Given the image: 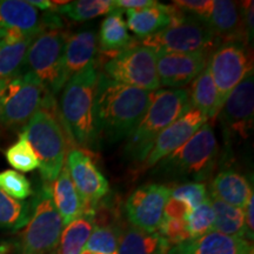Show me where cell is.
Instances as JSON below:
<instances>
[{"mask_svg":"<svg viewBox=\"0 0 254 254\" xmlns=\"http://www.w3.org/2000/svg\"><path fill=\"white\" fill-rule=\"evenodd\" d=\"M208 199L214 212L213 231L225 234V236L246 239L244 209L227 205L226 202L214 198L211 194L208 195Z\"/></svg>","mask_w":254,"mask_h":254,"instance_id":"obj_28","label":"cell"},{"mask_svg":"<svg viewBox=\"0 0 254 254\" xmlns=\"http://www.w3.org/2000/svg\"><path fill=\"white\" fill-rule=\"evenodd\" d=\"M95 63L75 73L63 87L59 99L60 123L64 131L78 146L95 147L93 127V99L98 81Z\"/></svg>","mask_w":254,"mask_h":254,"instance_id":"obj_2","label":"cell"},{"mask_svg":"<svg viewBox=\"0 0 254 254\" xmlns=\"http://www.w3.org/2000/svg\"><path fill=\"white\" fill-rule=\"evenodd\" d=\"M207 25L218 46L226 43H243V39L246 38L243 8L234 1L214 0L213 11Z\"/></svg>","mask_w":254,"mask_h":254,"instance_id":"obj_19","label":"cell"},{"mask_svg":"<svg viewBox=\"0 0 254 254\" xmlns=\"http://www.w3.org/2000/svg\"><path fill=\"white\" fill-rule=\"evenodd\" d=\"M98 52V36L93 28L78 31L68 37L64 53V71L67 81L88 64L93 63Z\"/></svg>","mask_w":254,"mask_h":254,"instance_id":"obj_21","label":"cell"},{"mask_svg":"<svg viewBox=\"0 0 254 254\" xmlns=\"http://www.w3.org/2000/svg\"><path fill=\"white\" fill-rule=\"evenodd\" d=\"M65 166L81 200L82 213L94 214L98 202L109 193V180L100 172L93 159L80 148L67 151Z\"/></svg>","mask_w":254,"mask_h":254,"instance_id":"obj_12","label":"cell"},{"mask_svg":"<svg viewBox=\"0 0 254 254\" xmlns=\"http://www.w3.org/2000/svg\"><path fill=\"white\" fill-rule=\"evenodd\" d=\"M94 214L82 213L64 228L59 240L58 254H80L94 231Z\"/></svg>","mask_w":254,"mask_h":254,"instance_id":"obj_27","label":"cell"},{"mask_svg":"<svg viewBox=\"0 0 254 254\" xmlns=\"http://www.w3.org/2000/svg\"><path fill=\"white\" fill-rule=\"evenodd\" d=\"M153 95L154 92L126 86L99 73L93 99L95 146L128 138L147 112Z\"/></svg>","mask_w":254,"mask_h":254,"instance_id":"obj_1","label":"cell"},{"mask_svg":"<svg viewBox=\"0 0 254 254\" xmlns=\"http://www.w3.org/2000/svg\"><path fill=\"white\" fill-rule=\"evenodd\" d=\"M171 198L179 200L190 209H195L208 198V192L205 184L186 183L171 190Z\"/></svg>","mask_w":254,"mask_h":254,"instance_id":"obj_36","label":"cell"},{"mask_svg":"<svg viewBox=\"0 0 254 254\" xmlns=\"http://www.w3.org/2000/svg\"><path fill=\"white\" fill-rule=\"evenodd\" d=\"M51 194H52L53 204H55L59 215L62 217L64 226L68 225L69 222L75 220L82 214L84 208H82L81 200L79 198L77 190L73 185V182L65 165H64L63 170L60 171L57 179L52 183Z\"/></svg>","mask_w":254,"mask_h":254,"instance_id":"obj_23","label":"cell"},{"mask_svg":"<svg viewBox=\"0 0 254 254\" xmlns=\"http://www.w3.org/2000/svg\"><path fill=\"white\" fill-rule=\"evenodd\" d=\"M166 254H253V246L243 238L211 231L195 239L170 247Z\"/></svg>","mask_w":254,"mask_h":254,"instance_id":"obj_18","label":"cell"},{"mask_svg":"<svg viewBox=\"0 0 254 254\" xmlns=\"http://www.w3.org/2000/svg\"><path fill=\"white\" fill-rule=\"evenodd\" d=\"M31 207L30 202L12 198L0 190V228H24L31 217Z\"/></svg>","mask_w":254,"mask_h":254,"instance_id":"obj_31","label":"cell"},{"mask_svg":"<svg viewBox=\"0 0 254 254\" xmlns=\"http://www.w3.org/2000/svg\"><path fill=\"white\" fill-rule=\"evenodd\" d=\"M5 155L7 163L19 172H32L36 168H39L37 154L23 133H20L18 140L6 150Z\"/></svg>","mask_w":254,"mask_h":254,"instance_id":"obj_32","label":"cell"},{"mask_svg":"<svg viewBox=\"0 0 254 254\" xmlns=\"http://www.w3.org/2000/svg\"><path fill=\"white\" fill-rule=\"evenodd\" d=\"M50 254H58V253H57V250H56V251H53V252L50 253Z\"/></svg>","mask_w":254,"mask_h":254,"instance_id":"obj_44","label":"cell"},{"mask_svg":"<svg viewBox=\"0 0 254 254\" xmlns=\"http://www.w3.org/2000/svg\"><path fill=\"white\" fill-rule=\"evenodd\" d=\"M190 103L193 109L200 111L207 120H214L220 112L221 105L219 93L212 78L208 63L204 71L193 80Z\"/></svg>","mask_w":254,"mask_h":254,"instance_id":"obj_26","label":"cell"},{"mask_svg":"<svg viewBox=\"0 0 254 254\" xmlns=\"http://www.w3.org/2000/svg\"><path fill=\"white\" fill-rule=\"evenodd\" d=\"M124 11L118 9L107 15L101 23L99 31V46L107 56L116 55L135 45L134 39L129 36L126 21L124 20ZM138 44V43H136Z\"/></svg>","mask_w":254,"mask_h":254,"instance_id":"obj_25","label":"cell"},{"mask_svg":"<svg viewBox=\"0 0 254 254\" xmlns=\"http://www.w3.org/2000/svg\"><path fill=\"white\" fill-rule=\"evenodd\" d=\"M127 28L131 30L140 40L153 36L170 26L182 14V9L176 5H157L139 9H127Z\"/></svg>","mask_w":254,"mask_h":254,"instance_id":"obj_20","label":"cell"},{"mask_svg":"<svg viewBox=\"0 0 254 254\" xmlns=\"http://www.w3.org/2000/svg\"><path fill=\"white\" fill-rule=\"evenodd\" d=\"M116 11L118 9L114 6L113 0H77L56 6L53 9L56 14H64L74 21H86Z\"/></svg>","mask_w":254,"mask_h":254,"instance_id":"obj_30","label":"cell"},{"mask_svg":"<svg viewBox=\"0 0 254 254\" xmlns=\"http://www.w3.org/2000/svg\"><path fill=\"white\" fill-rule=\"evenodd\" d=\"M28 4L36 7L37 9H45V11H49V9H53V2L50 1V0H27Z\"/></svg>","mask_w":254,"mask_h":254,"instance_id":"obj_41","label":"cell"},{"mask_svg":"<svg viewBox=\"0 0 254 254\" xmlns=\"http://www.w3.org/2000/svg\"><path fill=\"white\" fill-rule=\"evenodd\" d=\"M209 194L227 205L244 209L253 195V186L245 176L233 168H226L220 171L212 180Z\"/></svg>","mask_w":254,"mask_h":254,"instance_id":"obj_22","label":"cell"},{"mask_svg":"<svg viewBox=\"0 0 254 254\" xmlns=\"http://www.w3.org/2000/svg\"><path fill=\"white\" fill-rule=\"evenodd\" d=\"M170 247L158 232L148 233L134 226L118 236V254H166Z\"/></svg>","mask_w":254,"mask_h":254,"instance_id":"obj_24","label":"cell"},{"mask_svg":"<svg viewBox=\"0 0 254 254\" xmlns=\"http://www.w3.org/2000/svg\"><path fill=\"white\" fill-rule=\"evenodd\" d=\"M253 113L254 77L251 71L231 92L219 112L226 141L249 138L253 128Z\"/></svg>","mask_w":254,"mask_h":254,"instance_id":"obj_13","label":"cell"},{"mask_svg":"<svg viewBox=\"0 0 254 254\" xmlns=\"http://www.w3.org/2000/svg\"><path fill=\"white\" fill-rule=\"evenodd\" d=\"M113 4L117 9H139L150 7L158 4L154 0H113Z\"/></svg>","mask_w":254,"mask_h":254,"instance_id":"obj_40","label":"cell"},{"mask_svg":"<svg viewBox=\"0 0 254 254\" xmlns=\"http://www.w3.org/2000/svg\"><path fill=\"white\" fill-rule=\"evenodd\" d=\"M192 109L190 92L184 88L158 90L144 118L127 138L126 154L142 163L153 147L154 141L165 128Z\"/></svg>","mask_w":254,"mask_h":254,"instance_id":"obj_3","label":"cell"},{"mask_svg":"<svg viewBox=\"0 0 254 254\" xmlns=\"http://www.w3.org/2000/svg\"><path fill=\"white\" fill-rule=\"evenodd\" d=\"M53 97L33 73L23 71L0 84V123L8 128L26 125L46 99Z\"/></svg>","mask_w":254,"mask_h":254,"instance_id":"obj_6","label":"cell"},{"mask_svg":"<svg viewBox=\"0 0 254 254\" xmlns=\"http://www.w3.org/2000/svg\"><path fill=\"white\" fill-rule=\"evenodd\" d=\"M208 59V52L157 53V73L160 86H186L204 71Z\"/></svg>","mask_w":254,"mask_h":254,"instance_id":"obj_16","label":"cell"},{"mask_svg":"<svg viewBox=\"0 0 254 254\" xmlns=\"http://www.w3.org/2000/svg\"><path fill=\"white\" fill-rule=\"evenodd\" d=\"M207 122V118L200 111L193 107L190 109L159 134L151 152L142 161L144 167L150 168L158 165L159 161L189 141L200 127Z\"/></svg>","mask_w":254,"mask_h":254,"instance_id":"obj_15","label":"cell"},{"mask_svg":"<svg viewBox=\"0 0 254 254\" xmlns=\"http://www.w3.org/2000/svg\"><path fill=\"white\" fill-rule=\"evenodd\" d=\"M218 154L217 138L207 122L182 147L159 161L158 167L165 177L202 184L213 173Z\"/></svg>","mask_w":254,"mask_h":254,"instance_id":"obj_5","label":"cell"},{"mask_svg":"<svg viewBox=\"0 0 254 254\" xmlns=\"http://www.w3.org/2000/svg\"><path fill=\"white\" fill-rule=\"evenodd\" d=\"M245 5L241 6L243 8V19L244 26H245V33L247 43H252L254 36V23H253V1L244 2Z\"/></svg>","mask_w":254,"mask_h":254,"instance_id":"obj_39","label":"cell"},{"mask_svg":"<svg viewBox=\"0 0 254 254\" xmlns=\"http://www.w3.org/2000/svg\"><path fill=\"white\" fill-rule=\"evenodd\" d=\"M118 236L111 227L95 226L84 250L95 254H118Z\"/></svg>","mask_w":254,"mask_h":254,"instance_id":"obj_34","label":"cell"},{"mask_svg":"<svg viewBox=\"0 0 254 254\" xmlns=\"http://www.w3.org/2000/svg\"><path fill=\"white\" fill-rule=\"evenodd\" d=\"M139 44L155 53H194L207 52L217 45V41L207 24L182 11L170 26Z\"/></svg>","mask_w":254,"mask_h":254,"instance_id":"obj_9","label":"cell"},{"mask_svg":"<svg viewBox=\"0 0 254 254\" xmlns=\"http://www.w3.org/2000/svg\"><path fill=\"white\" fill-rule=\"evenodd\" d=\"M38 34H30L24 39L8 43L1 40L0 44V80L12 78L23 72L27 50L32 40Z\"/></svg>","mask_w":254,"mask_h":254,"instance_id":"obj_29","label":"cell"},{"mask_svg":"<svg viewBox=\"0 0 254 254\" xmlns=\"http://www.w3.org/2000/svg\"><path fill=\"white\" fill-rule=\"evenodd\" d=\"M63 20L55 12L41 15L36 7L25 0H0V28L18 30L39 34L51 28H62Z\"/></svg>","mask_w":254,"mask_h":254,"instance_id":"obj_17","label":"cell"},{"mask_svg":"<svg viewBox=\"0 0 254 254\" xmlns=\"http://www.w3.org/2000/svg\"><path fill=\"white\" fill-rule=\"evenodd\" d=\"M17 249V244L7 240H0V254H12Z\"/></svg>","mask_w":254,"mask_h":254,"instance_id":"obj_42","label":"cell"},{"mask_svg":"<svg viewBox=\"0 0 254 254\" xmlns=\"http://www.w3.org/2000/svg\"><path fill=\"white\" fill-rule=\"evenodd\" d=\"M0 84H1V80H0ZM0 112H1V105H0Z\"/></svg>","mask_w":254,"mask_h":254,"instance_id":"obj_45","label":"cell"},{"mask_svg":"<svg viewBox=\"0 0 254 254\" xmlns=\"http://www.w3.org/2000/svg\"><path fill=\"white\" fill-rule=\"evenodd\" d=\"M103 73L113 81L126 86L151 92L160 88L157 73V53L140 44L107 56Z\"/></svg>","mask_w":254,"mask_h":254,"instance_id":"obj_10","label":"cell"},{"mask_svg":"<svg viewBox=\"0 0 254 254\" xmlns=\"http://www.w3.org/2000/svg\"><path fill=\"white\" fill-rule=\"evenodd\" d=\"M170 195L171 189L159 184H146L133 190L125 204L132 226L148 233L158 232Z\"/></svg>","mask_w":254,"mask_h":254,"instance_id":"obj_14","label":"cell"},{"mask_svg":"<svg viewBox=\"0 0 254 254\" xmlns=\"http://www.w3.org/2000/svg\"><path fill=\"white\" fill-rule=\"evenodd\" d=\"M69 34L62 28L45 30L32 40L25 66L50 94H58L67 82L64 71V53Z\"/></svg>","mask_w":254,"mask_h":254,"instance_id":"obj_8","label":"cell"},{"mask_svg":"<svg viewBox=\"0 0 254 254\" xmlns=\"http://www.w3.org/2000/svg\"><path fill=\"white\" fill-rule=\"evenodd\" d=\"M185 221L190 239H195V238H199L208 233V232L213 231L214 212L211 202H209V199L207 198L201 205L193 209L187 215Z\"/></svg>","mask_w":254,"mask_h":254,"instance_id":"obj_33","label":"cell"},{"mask_svg":"<svg viewBox=\"0 0 254 254\" xmlns=\"http://www.w3.org/2000/svg\"><path fill=\"white\" fill-rule=\"evenodd\" d=\"M209 69L222 107L225 100L246 74L253 63L244 43H226L217 47L208 59Z\"/></svg>","mask_w":254,"mask_h":254,"instance_id":"obj_11","label":"cell"},{"mask_svg":"<svg viewBox=\"0 0 254 254\" xmlns=\"http://www.w3.org/2000/svg\"><path fill=\"white\" fill-rule=\"evenodd\" d=\"M173 5L185 13L193 15L207 24L213 11L214 0H177Z\"/></svg>","mask_w":254,"mask_h":254,"instance_id":"obj_38","label":"cell"},{"mask_svg":"<svg viewBox=\"0 0 254 254\" xmlns=\"http://www.w3.org/2000/svg\"><path fill=\"white\" fill-rule=\"evenodd\" d=\"M62 220L53 204L51 186L44 183L33 201V209L17 244L19 254H50L58 247L64 231Z\"/></svg>","mask_w":254,"mask_h":254,"instance_id":"obj_7","label":"cell"},{"mask_svg":"<svg viewBox=\"0 0 254 254\" xmlns=\"http://www.w3.org/2000/svg\"><path fill=\"white\" fill-rule=\"evenodd\" d=\"M4 34H5V30H1V28H0V44H1V40H2V38H4Z\"/></svg>","mask_w":254,"mask_h":254,"instance_id":"obj_43","label":"cell"},{"mask_svg":"<svg viewBox=\"0 0 254 254\" xmlns=\"http://www.w3.org/2000/svg\"><path fill=\"white\" fill-rule=\"evenodd\" d=\"M53 97L49 98L23 128V134L39 160V170L45 184H52L65 165L67 142L60 119L52 109Z\"/></svg>","mask_w":254,"mask_h":254,"instance_id":"obj_4","label":"cell"},{"mask_svg":"<svg viewBox=\"0 0 254 254\" xmlns=\"http://www.w3.org/2000/svg\"><path fill=\"white\" fill-rule=\"evenodd\" d=\"M0 190L17 200L26 199L33 193L27 178L14 170L0 172Z\"/></svg>","mask_w":254,"mask_h":254,"instance_id":"obj_35","label":"cell"},{"mask_svg":"<svg viewBox=\"0 0 254 254\" xmlns=\"http://www.w3.org/2000/svg\"><path fill=\"white\" fill-rule=\"evenodd\" d=\"M158 233L166 240V243L171 247L179 245V244L190 239L186 221L184 219L164 218L158 230Z\"/></svg>","mask_w":254,"mask_h":254,"instance_id":"obj_37","label":"cell"}]
</instances>
